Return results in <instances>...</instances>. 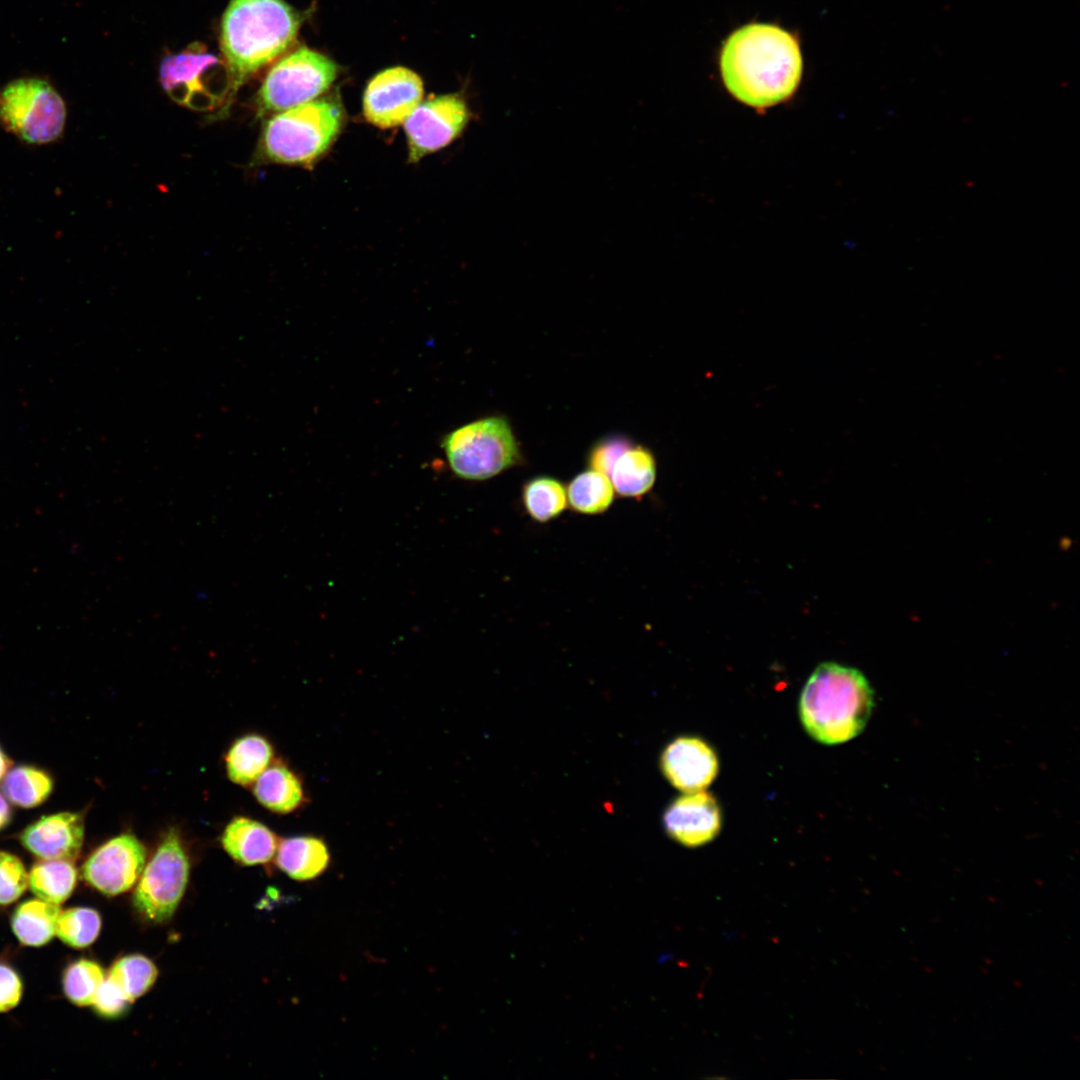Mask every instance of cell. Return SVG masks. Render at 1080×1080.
<instances>
[{
    "label": "cell",
    "instance_id": "obj_1",
    "mask_svg": "<svg viewBox=\"0 0 1080 1080\" xmlns=\"http://www.w3.org/2000/svg\"><path fill=\"white\" fill-rule=\"evenodd\" d=\"M719 64L729 93L757 109L789 99L803 68L796 36L768 23H750L731 33L722 46Z\"/></svg>",
    "mask_w": 1080,
    "mask_h": 1080
},
{
    "label": "cell",
    "instance_id": "obj_2",
    "mask_svg": "<svg viewBox=\"0 0 1080 1080\" xmlns=\"http://www.w3.org/2000/svg\"><path fill=\"white\" fill-rule=\"evenodd\" d=\"M301 23L302 15L284 0H230L220 24V49L233 96L287 50Z\"/></svg>",
    "mask_w": 1080,
    "mask_h": 1080
},
{
    "label": "cell",
    "instance_id": "obj_3",
    "mask_svg": "<svg viewBox=\"0 0 1080 1080\" xmlns=\"http://www.w3.org/2000/svg\"><path fill=\"white\" fill-rule=\"evenodd\" d=\"M872 707L873 692L860 671L825 662L806 681L800 695L799 714L812 738L835 745L861 733Z\"/></svg>",
    "mask_w": 1080,
    "mask_h": 1080
},
{
    "label": "cell",
    "instance_id": "obj_4",
    "mask_svg": "<svg viewBox=\"0 0 1080 1080\" xmlns=\"http://www.w3.org/2000/svg\"><path fill=\"white\" fill-rule=\"evenodd\" d=\"M343 120L342 106L334 97L276 113L263 125L256 160L311 167L334 143Z\"/></svg>",
    "mask_w": 1080,
    "mask_h": 1080
},
{
    "label": "cell",
    "instance_id": "obj_5",
    "mask_svg": "<svg viewBox=\"0 0 1080 1080\" xmlns=\"http://www.w3.org/2000/svg\"><path fill=\"white\" fill-rule=\"evenodd\" d=\"M449 467L458 478L484 481L519 465L520 444L504 416H488L465 424L442 441Z\"/></svg>",
    "mask_w": 1080,
    "mask_h": 1080
},
{
    "label": "cell",
    "instance_id": "obj_6",
    "mask_svg": "<svg viewBox=\"0 0 1080 1080\" xmlns=\"http://www.w3.org/2000/svg\"><path fill=\"white\" fill-rule=\"evenodd\" d=\"M160 82L168 96L185 107L200 111L229 107L232 82L223 60L201 42L169 54L160 64Z\"/></svg>",
    "mask_w": 1080,
    "mask_h": 1080
},
{
    "label": "cell",
    "instance_id": "obj_7",
    "mask_svg": "<svg viewBox=\"0 0 1080 1080\" xmlns=\"http://www.w3.org/2000/svg\"><path fill=\"white\" fill-rule=\"evenodd\" d=\"M66 118L62 96L44 79L19 78L0 90V125L27 144L55 142L63 134Z\"/></svg>",
    "mask_w": 1080,
    "mask_h": 1080
},
{
    "label": "cell",
    "instance_id": "obj_8",
    "mask_svg": "<svg viewBox=\"0 0 1080 1080\" xmlns=\"http://www.w3.org/2000/svg\"><path fill=\"white\" fill-rule=\"evenodd\" d=\"M337 74L333 60L301 47L268 71L256 95L257 114L263 117L313 101L328 90Z\"/></svg>",
    "mask_w": 1080,
    "mask_h": 1080
},
{
    "label": "cell",
    "instance_id": "obj_9",
    "mask_svg": "<svg viewBox=\"0 0 1080 1080\" xmlns=\"http://www.w3.org/2000/svg\"><path fill=\"white\" fill-rule=\"evenodd\" d=\"M190 862L178 832L170 829L137 881L132 903L142 919L163 923L174 915L185 893Z\"/></svg>",
    "mask_w": 1080,
    "mask_h": 1080
},
{
    "label": "cell",
    "instance_id": "obj_10",
    "mask_svg": "<svg viewBox=\"0 0 1080 1080\" xmlns=\"http://www.w3.org/2000/svg\"><path fill=\"white\" fill-rule=\"evenodd\" d=\"M470 110L458 94L421 102L404 122L409 162H418L455 140L470 120Z\"/></svg>",
    "mask_w": 1080,
    "mask_h": 1080
},
{
    "label": "cell",
    "instance_id": "obj_11",
    "mask_svg": "<svg viewBox=\"0 0 1080 1080\" xmlns=\"http://www.w3.org/2000/svg\"><path fill=\"white\" fill-rule=\"evenodd\" d=\"M147 851L133 834L115 836L96 849L83 862L81 876L85 883L106 896L129 891L139 880L146 865Z\"/></svg>",
    "mask_w": 1080,
    "mask_h": 1080
},
{
    "label": "cell",
    "instance_id": "obj_12",
    "mask_svg": "<svg viewBox=\"0 0 1080 1080\" xmlns=\"http://www.w3.org/2000/svg\"><path fill=\"white\" fill-rule=\"evenodd\" d=\"M422 98L421 78L405 67H393L370 80L363 96V112L371 124L393 128L406 121Z\"/></svg>",
    "mask_w": 1080,
    "mask_h": 1080
},
{
    "label": "cell",
    "instance_id": "obj_13",
    "mask_svg": "<svg viewBox=\"0 0 1080 1080\" xmlns=\"http://www.w3.org/2000/svg\"><path fill=\"white\" fill-rule=\"evenodd\" d=\"M84 817L79 812L44 815L18 835L21 845L38 859L74 861L84 843Z\"/></svg>",
    "mask_w": 1080,
    "mask_h": 1080
},
{
    "label": "cell",
    "instance_id": "obj_14",
    "mask_svg": "<svg viewBox=\"0 0 1080 1080\" xmlns=\"http://www.w3.org/2000/svg\"><path fill=\"white\" fill-rule=\"evenodd\" d=\"M722 817L714 798L704 790L687 792L673 801L664 813L669 836L686 847H699L720 832Z\"/></svg>",
    "mask_w": 1080,
    "mask_h": 1080
},
{
    "label": "cell",
    "instance_id": "obj_15",
    "mask_svg": "<svg viewBox=\"0 0 1080 1080\" xmlns=\"http://www.w3.org/2000/svg\"><path fill=\"white\" fill-rule=\"evenodd\" d=\"M667 780L687 793L704 790L716 778L718 758L713 748L698 737L684 736L667 745L661 756Z\"/></svg>",
    "mask_w": 1080,
    "mask_h": 1080
},
{
    "label": "cell",
    "instance_id": "obj_16",
    "mask_svg": "<svg viewBox=\"0 0 1080 1080\" xmlns=\"http://www.w3.org/2000/svg\"><path fill=\"white\" fill-rule=\"evenodd\" d=\"M280 840L264 824L237 816L225 827L221 844L226 853L245 866L269 863L276 855Z\"/></svg>",
    "mask_w": 1080,
    "mask_h": 1080
},
{
    "label": "cell",
    "instance_id": "obj_17",
    "mask_svg": "<svg viewBox=\"0 0 1080 1080\" xmlns=\"http://www.w3.org/2000/svg\"><path fill=\"white\" fill-rule=\"evenodd\" d=\"M275 863L291 879L308 881L327 870L330 853L326 843L318 837L294 836L280 841Z\"/></svg>",
    "mask_w": 1080,
    "mask_h": 1080
},
{
    "label": "cell",
    "instance_id": "obj_18",
    "mask_svg": "<svg viewBox=\"0 0 1080 1080\" xmlns=\"http://www.w3.org/2000/svg\"><path fill=\"white\" fill-rule=\"evenodd\" d=\"M252 785L257 801L274 813H291L305 802L301 779L280 763L270 764Z\"/></svg>",
    "mask_w": 1080,
    "mask_h": 1080
},
{
    "label": "cell",
    "instance_id": "obj_19",
    "mask_svg": "<svg viewBox=\"0 0 1080 1080\" xmlns=\"http://www.w3.org/2000/svg\"><path fill=\"white\" fill-rule=\"evenodd\" d=\"M656 472L653 453L633 444L617 458L608 477L619 496L640 499L654 486Z\"/></svg>",
    "mask_w": 1080,
    "mask_h": 1080
},
{
    "label": "cell",
    "instance_id": "obj_20",
    "mask_svg": "<svg viewBox=\"0 0 1080 1080\" xmlns=\"http://www.w3.org/2000/svg\"><path fill=\"white\" fill-rule=\"evenodd\" d=\"M61 909L37 897L21 902L10 918L12 932L24 946L41 947L56 936Z\"/></svg>",
    "mask_w": 1080,
    "mask_h": 1080
},
{
    "label": "cell",
    "instance_id": "obj_21",
    "mask_svg": "<svg viewBox=\"0 0 1080 1080\" xmlns=\"http://www.w3.org/2000/svg\"><path fill=\"white\" fill-rule=\"evenodd\" d=\"M273 748L258 734L238 738L228 749L225 766L229 779L240 786H250L271 764Z\"/></svg>",
    "mask_w": 1080,
    "mask_h": 1080
},
{
    "label": "cell",
    "instance_id": "obj_22",
    "mask_svg": "<svg viewBox=\"0 0 1080 1080\" xmlns=\"http://www.w3.org/2000/svg\"><path fill=\"white\" fill-rule=\"evenodd\" d=\"M78 880L74 861L39 859L28 872V888L35 897L61 905L73 893Z\"/></svg>",
    "mask_w": 1080,
    "mask_h": 1080
},
{
    "label": "cell",
    "instance_id": "obj_23",
    "mask_svg": "<svg viewBox=\"0 0 1080 1080\" xmlns=\"http://www.w3.org/2000/svg\"><path fill=\"white\" fill-rule=\"evenodd\" d=\"M54 788L51 775L33 765H17L7 771L1 789L5 797L20 808H34L45 802Z\"/></svg>",
    "mask_w": 1080,
    "mask_h": 1080
},
{
    "label": "cell",
    "instance_id": "obj_24",
    "mask_svg": "<svg viewBox=\"0 0 1080 1080\" xmlns=\"http://www.w3.org/2000/svg\"><path fill=\"white\" fill-rule=\"evenodd\" d=\"M566 494L570 508L584 515L604 513L610 508L615 497L609 477L591 468L571 479Z\"/></svg>",
    "mask_w": 1080,
    "mask_h": 1080
},
{
    "label": "cell",
    "instance_id": "obj_25",
    "mask_svg": "<svg viewBox=\"0 0 1080 1080\" xmlns=\"http://www.w3.org/2000/svg\"><path fill=\"white\" fill-rule=\"evenodd\" d=\"M521 501L529 517L538 523L557 518L568 504L564 485L558 479L546 475L535 476L525 482Z\"/></svg>",
    "mask_w": 1080,
    "mask_h": 1080
},
{
    "label": "cell",
    "instance_id": "obj_26",
    "mask_svg": "<svg viewBox=\"0 0 1080 1080\" xmlns=\"http://www.w3.org/2000/svg\"><path fill=\"white\" fill-rule=\"evenodd\" d=\"M157 977L156 965L141 954H130L117 959L107 972V978L131 1003L148 992Z\"/></svg>",
    "mask_w": 1080,
    "mask_h": 1080
},
{
    "label": "cell",
    "instance_id": "obj_27",
    "mask_svg": "<svg viewBox=\"0 0 1080 1080\" xmlns=\"http://www.w3.org/2000/svg\"><path fill=\"white\" fill-rule=\"evenodd\" d=\"M107 973L96 961L80 958L71 962L62 975L65 997L78 1007L92 1006Z\"/></svg>",
    "mask_w": 1080,
    "mask_h": 1080
},
{
    "label": "cell",
    "instance_id": "obj_28",
    "mask_svg": "<svg viewBox=\"0 0 1080 1080\" xmlns=\"http://www.w3.org/2000/svg\"><path fill=\"white\" fill-rule=\"evenodd\" d=\"M99 912L90 907H70L61 910L56 925V936L67 946L83 949L92 945L101 931Z\"/></svg>",
    "mask_w": 1080,
    "mask_h": 1080
},
{
    "label": "cell",
    "instance_id": "obj_29",
    "mask_svg": "<svg viewBox=\"0 0 1080 1080\" xmlns=\"http://www.w3.org/2000/svg\"><path fill=\"white\" fill-rule=\"evenodd\" d=\"M28 888V871L21 859L0 851V906L15 903Z\"/></svg>",
    "mask_w": 1080,
    "mask_h": 1080
},
{
    "label": "cell",
    "instance_id": "obj_30",
    "mask_svg": "<svg viewBox=\"0 0 1080 1080\" xmlns=\"http://www.w3.org/2000/svg\"><path fill=\"white\" fill-rule=\"evenodd\" d=\"M634 443L625 435L613 434L601 438L591 447L587 462L591 469L609 476L617 458Z\"/></svg>",
    "mask_w": 1080,
    "mask_h": 1080
},
{
    "label": "cell",
    "instance_id": "obj_31",
    "mask_svg": "<svg viewBox=\"0 0 1080 1080\" xmlns=\"http://www.w3.org/2000/svg\"><path fill=\"white\" fill-rule=\"evenodd\" d=\"M130 1004L131 1002L106 975V979L99 988L92 1007L99 1016L113 1019L122 1016L128 1010Z\"/></svg>",
    "mask_w": 1080,
    "mask_h": 1080
},
{
    "label": "cell",
    "instance_id": "obj_32",
    "mask_svg": "<svg viewBox=\"0 0 1080 1080\" xmlns=\"http://www.w3.org/2000/svg\"><path fill=\"white\" fill-rule=\"evenodd\" d=\"M23 992L24 986L19 974L11 966L0 962V1013L16 1008Z\"/></svg>",
    "mask_w": 1080,
    "mask_h": 1080
},
{
    "label": "cell",
    "instance_id": "obj_33",
    "mask_svg": "<svg viewBox=\"0 0 1080 1080\" xmlns=\"http://www.w3.org/2000/svg\"><path fill=\"white\" fill-rule=\"evenodd\" d=\"M12 818V810L5 795L0 792V831L5 829Z\"/></svg>",
    "mask_w": 1080,
    "mask_h": 1080
},
{
    "label": "cell",
    "instance_id": "obj_34",
    "mask_svg": "<svg viewBox=\"0 0 1080 1080\" xmlns=\"http://www.w3.org/2000/svg\"><path fill=\"white\" fill-rule=\"evenodd\" d=\"M11 764H12V761L10 760V758L5 754V752L0 747V781L3 779V777L5 776L7 771L10 769Z\"/></svg>",
    "mask_w": 1080,
    "mask_h": 1080
}]
</instances>
